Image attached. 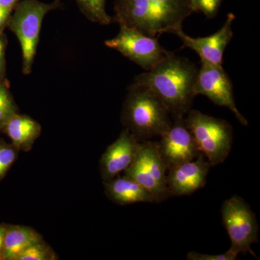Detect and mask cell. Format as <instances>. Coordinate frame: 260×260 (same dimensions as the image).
<instances>
[{
    "label": "cell",
    "instance_id": "obj_6",
    "mask_svg": "<svg viewBox=\"0 0 260 260\" xmlns=\"http://www.w3.org/2000/svg\"><path fill=\"white\" fill-rule=\"evenodd\" d=\"M168 167L162 158L158 142H140L134 161L124 176L143 186L159 203L170 198L167 186Z\"/></svg>",
    "mask_w": 260,
    "mask_h": 260
},
{
    "label": "cell",
    "instance_id": "obj_15",
    "mask_svg": "<svg viewBox=\"0 0 260 260\" xmlns=\"http://www.w3.org/2000/svg\"><path fill=\"white\" fill-rule=\"evenodd\" d=\"M42 130V126L38 121L18 112L7 121L3 133L10 138L12 144L18 150L28 152L40 136Z\"/></svg>",
    "mask_w": 260,
    "mask_h": 260
},
{
    "label": "cell",
    "instance_id": "obj_13",
    "mask_svg": "<svg viewBox=\"0 0 260 260\" xmlns=\"http://www.w3.org/2000/svg\"><path fill=\"white\" fill-rule=\"evenodd\" d=\"M140 142L127 129H124L106 150L101 158V176L104 181L111 180L124 172L134 161Z\"/></svg>",
    "mask_w": 260,
    "mask_h": 260
},
{
    "label": "cell",
    "instance_id": "obj_2",
    "mask_svg": "<svg viewBox=\"0 0 260 260\" xmlns=\"http://www.w3.org/2000/svg\"><path fill=\"white\" fill-rule=\"evenodd\" d=\"M193 13L189 0H116L112 20L155 37L182 30Z\"/></svg>",
    "mask_w": 260,
    "mask_h": 260
},
{
    "label": "cell",
    "instance_id": "obj_7",
    "mask_svg": "<svg viewBox=\"0 0 260 260\" xmlns=\"http://www.w3.org/2000/svg\"><path fill=\"white\" fill-rule=\"evenodd\" d=\"M222 221L230 238V249L238 253H249L257 258L251 244L258 242L259 225L255 213L241 197L234 195L223 202Z\"/></svg>",
    "mask_w": 260,
    "mask_h": 260
},
{
    "label": "cell",
    "instance_id": "obj_5",
    "mask_svg": "<svg viewBox=\"0 0 260 260\" xmlns=\"http://www.w3.org/2000/svg\"><path fill=\"white\" fill-rule=\"evenodd\" d=\"M184 121L191 132L200 153L211 167L223 164L232 150L234 141L232 126L225 119L190 109Z\"/></svg>",
    "mask_w": 260,
    "mask_h": 260
},
{
    "label": "cell",
    "instance_id": "obj_26",
    "mask_svg": "<svg viewBox=\"0 0 260 260\" xmlns=\"http://www.w3.org/2000/svg\"><path fill=\"white\" fill-rule=\"evenodd\" d=\"M8 224L0 223V260H3L2 251H3V243H4L5 233L8 229Z\"/></svg>",
    "mask_w": 260,
    "mask_h": 260
},
{
    "label": "cell",
    "instance_id": "obj_12",
    "mask_svg": "<svg viewBox=\"0 0 260 260\" xmlns=\"http://www.w3.org/2000/svg\"><path fill=\"white\" fill-rule=\"evenodd\" d=\"M211 167L202 153L194 160L171 167L167 174L169 196H187L204 187Z\"/></svg>",
    "mask_w": 260,
    "mask_h": 260
},
{
    "label": "cell",
    "instance_id": "obj_23",
    "mask_svg": "<svg viewBox=\"0 0 260 260\" xmlns=\"http://www.w3.org/2000/svg\"><path fill=\"white\" fill-rule=\"evenodd\" d=\"M8 39L5 32L0 34V81L6 78V50Z\"/></svg>",
    "mask_w": 260,
    "mask_h": 260
},
{
    "label": "cell",
    "instance_id": "obj_4",
    "mask_svg": "<svg viewBox=\"0 0 260 260\" xmlns=\"http://www.w3.org/2000/svg\"><path fill=\"white\" fill-rule=\"evenodd\" d=\"M61 0H54L51 3L39 0H20L12 12L7 27L15 34L20 42L24 75L31 73L44 17L49 12L61 8Z\"/></svg>",
    "mask_w": 260,
    "mask_h": 260
},
{
    "label": "cell",
    "instance_id": "obj_20",
    "mask_svg": "<svg viewBox=\"0 0 260 260\" xmlns=\"http://www.w3.org/2000/svg\"><path fill=\"white\" fill-rule=\"evenodd\" d=\"M20 150L11 143L0 139V181L4 179L18 158Z\"/></svg>",
    "mask_w": 260,
    "mask_h": 260
},
{
    "label": "cell",
    "instance_id": "obj_1",
    "mask_svg": "<svg viewBox=\"0 0 260 260\" xmlns=\"http://www.w3.org/2000/svg\"><path fill=\"white\" fill-rule=\"evenodd\" d=\"M198 69L186 58L169 52L153 68L135 77L134 84L150 89L173 118L184 117L190 110Z\"/></svg>",
    "mask_w": 260,
    "mask_h": 260
},
{
    "label": "cell",
    "instance_id": "obj_9",
    "mask_svg": "<svg viewBox=\"0 0 260 260\" xmlns=\"http://www.w3.org/2000/svg\"><path fill=\"white\" fill-rule=\"evenodd\" d=\"M195 95H203L215 105L226 107L243 126H248L247 119L238 109L231 78L223 66L201 62L194 87Z\"/></svg>",
    "mask_w": 260,
    "mask_h": 260
},
{
    "label": "cell",
    "instance_id": "obj_19",
    "mask_svg": "<svg viewBox=\"0 0 260 260\" xmlns=\"http://www.w3.org/2000/svg\"><path fill=\"white\" fill-rule=\"evenodd\" d=\"M55 252L48 246L44 240L36 243L22 251L16 260H55L57 259Z\"/></svg>",
    "mask_w": 260,
    "mask_h": 260
},
{
    "label": "cell",
    "instance_id": "obj_21",
    "mask_svg": "<svg viewBox=\"0 0 260 260\" xmlns=\"http://www.w3.org/2000/svg\"><path fill=\"white\" fill-rule=\"evenodd\" d=\"M193 11L200 12L207 18H213L218 14L222 0H189Z\"/></svg>",
    "mask_w": 260,
    "mask_h": 260
},
{
    "label": "cell",
    "instance_id": "obj_25",
    "mask_svg": "<svg viewBox=\"0 0 260 260\" xmlns=\"http://www.w3.org/2000/svg\"><path fill=\"white\" fill-rule=\"evenodd\" d=\"M20 0H0V8L13 10Z\"/></svg>",
    "mask_w": 260,
    "mask_h": 260
},
{
    "label": "cell",
    "instance_id": "obj_18",
    "mask_svg": "<svg viewBox=\"0 0 260 260\" xmlns=\"http://www.w3.org/2000/svg\"><path fill=\"white\" fill-rule=\"evenodd\" d=\"M19 112V109L10 90L8 79L0 81V133L7 121L14 114Z\"/></svg>",
    "mask_w": 260,
    "mask_h": 260
},
{
    "label": "cell",
    "instance_id": "obj_17",
    "mask_svg": "<svg viewBox=\"0 0 260 260\" xmlns=\"http://www.w3.org/2000/svg\"><path fill=\"white\" fill-rule=\"evenodd\" d=\"M107 0H76L81 13L93 23L108 25L113 22L112 17L106 10Z\"/></svg>",
    "mask_w": 260,
    "mask_h": 260
},
{
    "label": "cell",
    "instance_id": "obj_8",
    "mask_svg": "<svg viewBox=\"0 0 260 260\" xmlns=\"http://www.w3.org/2000/svg\"><path fill=\"white\" fill-rule=\"evenodd\" d=\"M104 44L107 47L119 51L145 71L153 68L169 52L160 45L158 37H150L138 29L124 25H119V34L105 41Z\"/></svg>",
    "mask_w": 260,
    "mask_h": 260
},
{
    "label": "cell",
    "instance_id": "obj_10",
    "mask_svg": "<svg viewBox=\"0 0 260 260\" xmlns=\"http://www.w3.org/2000/svg\"><path fill=\"white\" fill-rule=\"evenodd\" d=\"M160 138L158 148L168 170L177 164L194 160L200 153L184 117L174 118L172 125Z\"/></svg>",
    "mask_w": 260,
    "mask_h": 260
},
{
    "label": "cell",
    "instance_id": "obj_24",
    "mask_svg": "<svg viewBox=\"0 0 260 260\" xmlns=\"http://www.w3.org/2000/svg\"><path fill=\"white\" fill-rule=\"evenodd\" d=\"M13 10L0 8V34L4 32Z\"/></svg>",
    "mask_w": 260,
    "mask_h": 260
},
{
    "label": "cell",
    "instance_id": "obj_16",
    "mask_svg": "<svg viewBox=\"0 0 260 260\" xmlns=\"http://www.w3.org/2000/svg\"><path fill=\"white\" fill-rule=\"evenodd\" d=\"M43 241L42 237L32 228L8 225L3 243V260H16L17 256L36 243Z\"/></svg>",
    "mask_w": 260,
    "mask_h": 260
},
{
    "label": "cell",
    "instance_id": "obj_3",
    "mask_svg": "<svg viewBox=\"0 0 260 260\" xmlns=\"http://www.w3.org/2000/svg\"><path fill=\"white\" fill-rule=\"evenodd\" d=\"M167 107L153 92L133 83L123 105L121 121L124 129L140 141L160 137L172 124Z\"/></svg>",
    "mask_w": 260,
    "mask_h": 260
},
{
    "label": "cell",
    "instance_id": "obj_14",
    "mask_svg": "<svg viewBox=\"0 0 260 260\" xmlns=\"http://www.w3.org/2000/svg\"><path fill=\"white\" fill-rule=\"evenodd\" d=\"M104 185L107 198L116 204L156 203L153 197L143 186L126 176H117L111 180L104 181Z\"/></svg>",
    "mask_w": 260,
    "mask_h": 260
},
{
    "label": "cell",
    "instance_id": "obj_22",
    "mask_svg": "<svg viewBox=\"0 0 260 260\" xmlns=\"http://www.w3.org/2000/svg\"><path fill=\"white\" fill-rule=\"evenodd\" d=\"M238 255H239L238 253L230 249L226 252L220 254H202L196 251H190L188 253L186 259L188 260H235L237 259Z\"/></svg>",
    "mask_w": 260,
    "mask_h": 260
},
{
    "label": "cell",
    "instance_id": "obj_11",
    "mask_svg": "<svg viewBox=\"0 0 260 260\" xmlns=\"http://www.w3.org/2000/svg\"><path fill=\"white\" fill-rule=\"evenodd\" d=\"M235 19L234 14L229 13L223 26L208 37L193 38L186 35L183 30H179L175 35L181 39L182 48L195 51L201 62L223 66L224 52L234 37L232 25Z\"/></svg>",
    "mask_w": 260,
    "mask_h": 260
}]
</instances>
